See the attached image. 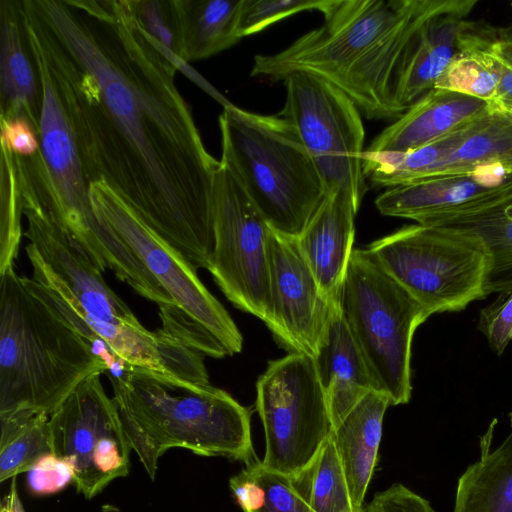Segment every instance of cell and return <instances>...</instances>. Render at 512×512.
<instances>
[{"label":"cell","mask_w":512,"mask_h":512,"mask_svg":"<svg viewBox=\"0 0 512 512\" xmlns=\"http://www.w3.org/2000/svg\"><path fill=\"white\" fill-rule=\"evenodd\" d=\"M65 77L81 165L196 269L214 249L220 161L205 148L180 67L124 0H34Z\"/></svg>","instance_id":"1"},{"label":"cell","mask_w":512,"mask_h":512,"mask_svg":"<svg viewBox=\"0 0 512 512\" xmlns=\"http://www.w3.org/2000/svg\"><path fill=\"white\" fill-rule=\"evenodd\" d=\"M32 278L25 285L94 347L108 369L117 360L198 384H210L202 353L165 326L150 331L108 286L78 243L40 212L23 208Z\"/></svg>","instance_id":"2"},{"label":"cell","mask_w":512,"mask_h":512,"mask_svg":"<svg viewBox=\"0 0 512 512\" xmlns=\"http://www.w3.org/2000/svg\"><path fill=\"white\" fill-rule=\"evenodd\" d=\"M443 0H325L323 24L270 55H256L251 76H317L345 93L368 119H397L394 81L401 57Z\"/></svg>","instance_id":"3"},{"label":"cell","mask_w":512,"mask_h":512,"mask_svg":"<svg viewBox=\"0 0 512 512\" xmlns=\"http://www.w3.org/2000/svg\"><path fill=\"white\" fill-rule=\"evenodd\" d=\"M41 86L39 151L15 155L23 208H32L70 235L104 273L135 286L147 270L90 199L72 121L67 86L48 31L30 0H21Z\"/></svg>","instance_id":"4"},{"label":"cell","mask_w":512,"mask_h":512,"mask_svg":"<svg viewBox=\"0 0 512 512\" xmlns=\"http://www.w3.org/2000/svg\"><path fill=\"white\" fill-rule=\"evenodd\" d=\"M108 377L129 445L152 480L172 448L255 458L249 410L226 391L131 365Z\"/></svg>","instance_id":"5"},{"label":"cell","mask_w":512,"mask_h":512,"mask_svg":"<svg viewBox=\"0 0 512 512\" xmlns=\"http://www.w3.org/2000/svg\"><path fill=\"white\" fill-rule=\"evenodd\" d=\"M108 367L93 345L24 283L0 274V416H50L87 377Z\"/></svg>","instance_id":"6"},{"label":"cell","mask_w":512,"mask_h":512,"mask_svg":"<svg viewBox=\"0 0 512 512\" xmlns=\"http://www.w3.org/2000/svg\"><path fill=\"white\" fill-rule=\"evenodd\" d=\"M222 156L271 228L297 238L327 191L295 128L283 117L226 104Z\"/></svg>","instance_id":"7"},{"label":"cell","mask_w":512,"mask_h":512,"mask_svg":"<svg viewBox=\"0 0 512 512\" xmlns=\"http://www.w3.org/2000/svg\"><path fill=\"white\" fill-rule=\"evenodd\" d=\"M338 305L374 390L385 394L391 405L408 403L412 339L430 314L367 249L352 250Z\"/></svg>","instance_id":"8"},{"label":"cell","mask_w":512,"mask_h":512,"mask_svg":"<svg viewBox=\"0 0 512 512\" xmlns=\"http://www.w3.org/2000/svg\"><path fill=\"white\" fill-rule=\"evenodd\" d=\"M367 250L430 315L460 311L485 298L489 253L467 229L416 223L372 242Z\"/></svg>","instance_id":"9"},{"label":"cell","mask_w":512,"mask_h":512,"mask_svg":"<svg viewBox=\"0 0 512 512\" xmlns=\"http://www.w3.org/2000/svg\"><path fill=\"white\" fill-rule=\"evenodd\" d=\"M256 410L265 435L263 464L292 480L298 479L331 431L313 359L291 352L270 361L256 383Z\"/></svg>","instance_id":"10"},{"label":"cell","mask_w":512,"mask_h":512,"mask_svg":"<svg viewBox=\"0 0 512 512\" xmlns=\"http://www.w3.org/2000/svg\"><path fill=\"white\" fill-rule=\"evenodd\" d=\"M284 81L286 100L278 115L295 128L327 193H341L359 208L367 191L361 112L345 93L317 76L294 73Z\"/></svg>","instance_id":"11"},{"label":"cell","mask_w":512,"mask_h":512,"mask_svg":"<svg viewBox=\"0 0 512 512\" xmlns=\"http://www.w3.org/2000/svg\"><path fill=\"white\" fill-rule=\"evenodd\" d=\"M270 229L238 178L220 161L213 190L214 249L208 271L234 306L269 329Z\"/></svg>","instance_id":"12"},{"label":"cell","mask_w":512,"mask_h":512,"mask_svg":"<svg viewBox=\"0 0 512 512\" xmlns=\"http://www.w3.org/2000/svg\"><path fill=\"white\" fill-rule=\"evenodd\" d=\"M100 375L84 379L49 416L53 453L71 464L73 483L86 499L127 476L130 468L132 449Z\"/></svg>","instance_id":"13"},{"label":"cell","mask_w":512,"mask_h":512,"mask_svg":"<svg viewBox=\"0 0 512 512\" xmlns=\"http://www.w3.org/2000/svg\"><path fill=\"white\" fill-rule=\"evenodd\" d=\"M90 199L119 238L156 278L174 303L210 333L228 355L239 353L243 337L224 306L209 292L196 268L151 231L103 182L90 184Z\"/></svg>","instance_id":"14"},{"label":"cell","mask_w":512,"mask_h":512,"mask_svg":"<svg viewBox=\"0 0 512 512\" xmlns=\"http://www.w3.org/2000/svg\"><path fill=\"white\" fill-rule=\"evenodd\" d=\"M512 202V175L501 166L475 168L469 174L445 175L387 188L375 205L385 216L442 226L474 217Z\"/></svg>","instance_id":"15"},{"label":"cell","mask_w":512,"mask_h":512,"mask_svg":"<svg viewBox=\"0 0 512 512\" xmlns=\"http://www.w3.org/2000/svg\"><path fill=\"white\" fill-rule=\"evenodd\" d=\"M268 261L270 330L292 352L313 358L332 304L323 296L296 238L271 228Z\"/></svg>","instance_id":"16"},{"label":"cell","mask_w":512,"mask_h":512,"mask_svg":"<svg viewBox=\"0 0 512 512\" xmlns=\"http://www.w3.org/2000/svg\"><path fill=\"white\" fill-rule=\"evenodd\" d=\"M476 4V0H443L415 32L394 81V102L401 115L435 87L458 51V35Z\"/></svg>","instance_id":"17"},{"label":"cell","mask_w":512,"mask_h":512,"mask_svg":"<svg viewBox=\"0 0 512 512\" xmlns=\"http://www.w3.org/2000/svg\"><path fill=\"white\" fill-rule=\"evenodd\" d=\"M493 109L492 102L433 88L375 137L364 162L420 148Z\"/></svg>","instance_id":"18"},{"label":"cell","mask_w":512,"mask_h":512,"mask_svg":"<svg viewBox=\"0 0 512 512\" xmlns=\"http://www.w3.org/2000/svg\"><path fill=\"white\" fill-rule=\"evenodd\" d=\"M358 208L345 195L327 193L312 215L297 244L325 299L338 302L355 236Z\"/></svg>","instance_id":"19"},{"label":"cell","mask_w":512,"mask_h":512,"mask_svg":"<svg viewBox=\"0 0 512 512\" xmlns=\"http://www.w3.org/2000/svg\"><path fill=\"white\" fill-rule=\"evenodd\" d=\"M41 86L21 0H0V120L23 118L35 131Z\"/></svg>","instance_id":"20"},{"label":"cell","mask_w":512,"mask_h":512,"mask_svg":"<svg viewBox=\"0 0 512 512\" xmlns=\"http://www.w3.org/2000/svg\"><path fill=\"white\" fill-rule=\"evenodd\" d=\"M312 359L333 428L362 397L374 390L365 362L344 321L338 302L332 304Z\"/></svg>","instance_id":"21"},{"label":"cell","mask_w":512,"mask_h":512,"mask_svg":"<svg viewBox=\"0 0 512 512\" xmlns=\"http://www.w3.org/2000/svg\"><path fill=\"white\" fill-rule=\"evenodd\" d=\"M390 405L385 394L372 390L330 431L355 512H364L365 495L378 460L383 419Z\"/></svg>","instance_id":"22"},{"label":"cell","mask_w":512,"mask_h":512,"mask_svg":"<svg viewBox=\"0 0 512 512\" xmlns=\"http://www.w3.org/2000/svg\"><path fill=\"white\" fill-rule=\"evenodd\" d=\"M496 423L481 437L479 459L458 479L453 512H512V429L492 450Z\"/></svg>","instance_id":"23"},{"label":"cell","mask_w":512,"mask_h":512,"mask_svg":"<svg viewBox=\"0 0 512 512\" xmlns=\"http://www.w3.org/2000/svg\"><path fill=\"white\" fill-rule=\"evenodd\" d=\"M495 165L512 174V119L494 107L472 121L457 147L431 166L419 180L468 174L477 167Z\"/></svg>","instance_id":"24"},{"label":"cell","mask_w":512,"mask_h":512,"mask_svg":"<svg viewBox=\"0 0 512 512\" xmlns=\"http://www.w3.org/2000/svg\"><path fill=\"white\" fill-rule=\"evenodd\" d=\"M241 3L242 0H179L183 63L211 57L241 39Z\"/></svg>","instance_id":"25"},{"label":"cell","mask_w":512,"mask_h":512,"mask_svg":"<svg viewBox=\"0 0 512 512\" xmlns=\"http://www.w3.org/2000/svg\"><path fill=\"white\" fill-rule=\"evenodd\" d=\"M457 48V53L434 88L494 102L499 72L486 46L484 23L467 20L458 35Z\"/></svg>","instance_id":"26"},{"label":"cell","mask_w":512,"mask_h":512,"mask_svg":"<svg viewBox=\"0 0 512 512\" xmlns=\"http://www.w3.org/2000/svg\"><path fill=\"white\" fill-rule=\"evenodd\" d=\"M0 481L28 472L42 457L53 453L49 416L17 412L0 416Z\"/></svg>","instance_id":"27"},{"label":"cell","mask_w":512,"mask_h":512,"mask_svg":"<svg viewBox=\"0 0 512 512\" xmlns=\"http://www.w3.org/2000/svg\"><path fill=\"white\" fill-rule=\"evenodd\" d=\"M229 485L243 512H311L291 478L256 458L231 477Z\"/></svg>","instance_id":"28"},{"label":"cell","mask_w":512,"mask_h":512,"mask_svg":"<svg viewBox=\"0 0 512 512\" xmlns=\"http://www.w3.org/2000/svg\"><path fill=\"white\" fill-rule=\"evenodd\" d=\"M442 226H456L477 234L489 253L485 297L512 288V202L474 217Z\"/></svg>","instance_id":"29"},{"label":"cell","mask_w":512,"mask_h":512,"mask_svg":"<svg viewBox=\"0 0 512 512\" xmlns=\"http://www.w3.org/2000/svg\"><path fill=\"white\" fill-rule=\"evenodd\" d=\"M293 481L311 512H355L330 434L312 464Z\"/></svg>","instance_id":"30"},{"label":"cell","mask_w":512,"mask_h":512,"mask_svg":"<svg viewBox=\"0 0 512 512\" xmlns=\"http://www.w3.org/2000/svg\"><path fill=\"white\" fill-rule=\"evenodd\" d=\"M23 214L22 194L14 153L1 145L0 165V274L18 255Z\"/></svg>","instance_id":"31"},{"label":"cell","mask_w":512,"mask_h":512,"mask_svg":"<svg viewBox=\"0 0 512 512\" xmlns=\"http://www.w3.org/2000/svg\"><path fill=\"white\" fill-rule=\"evenodd\" d=\"M139 27L181 68L182 21L179 0H124Z\"/></svg>","instance_id":"32"},{"label":"cell","mask_w":512,"mask_h":512,"mask_svg":"<svg viewBox=\"0 0 512 512\" xmlns=\"http://www.w3.org/2000/svg\"><path fill=\"white\" fill-rule=\"evenodd\" d=\"M325 0H242L238 34L243 37L256 34L268 26L294 14L320 11Z\"/></svg>","instance_id":"33"},{"label":"cell","mask_w":512,"mask_h":512,"mask_svg":"<svg viewBox=\"0 0 512 512\" xmlns=\"http://www.w3.org/2000/svg\"><path fill=\"white\" fill-rule=\"evenodd\" d=\"M478 328L491 349L500 356L512 338V288L498 293L479 314Z\"/></svg>","instance_id":"34"},{"label":"cell","mask_w":512,"mask_h":512,"mask_svg":"<svg viewBox=\"0 0 512 512\" xmlns=\"http://www.w3.org/2000/svg\"><path fill=\"white\" fill-rule=\"evenodd\" d=\"M26 479L31 494L51 495L74 482V470L68 461L50 453L33 465L27 472Z\"/></svg>","instance_id":"35"},{"label":"cell","mask_w":512,"mask_h":512,"mask_svg":"<svg viewBox=\"0 0 512 512\" xmlns=\"http://www.w3.org/2000/svg\"><path fill=\"white\" fill-rule=\"evenodd\" d=\"M484 32L487 49L499 72L495 101L512 102V27H494L485 23Z\"/></svg>","instance_id":"36"},{"label":"cell","mask_w":512,"mask_h":512,"mask_svg":"<svg viewBox=\"0 0 512 512\" xmlns=\"http://www.w3.org/2000/svg\"><path fill=\"white\" fill-rule=\"evenodd\" d=\"M364 512H436L430 502L401 483L375 494Z\"/></svg>","instance_id":"37"},{"label":"cell","mask_w":512,"mask_h":512,"mask_svg":"<svg viewBox=\"0 0 512 512\" xmlns=\"http://www.w3.org/2000/svg\"><path fill=\"white\" fill-rule=\"evenodd\" d=\"M1 145L15 155L30 158L39 151V141L32 124L23 118L0 120Z\"/></svg>","instance_id":"38"},{"label":"cell","mask_w":512,"mask_h":512,"mask_svg":"<svg viewBox=\"0 0 512 512\" xmlns=\"http://www.w3.org/2000/svg\"><path fill=\"white\" fill-rule=\"evenodd\" d=\"M1 512H25L18 495L16 477L11 478L9 492L1 500Z\"/></svg>","instance_id":"39"},{"label":"cell","mask_w":512,"mask_h":512,"mask_svg":"<svg viewBox=\"0 0 512 512\" xmlns=\"http://www.w3.org/2000/svg\"><path fill=\"white\" fill-rule=\"evenodd\" d=\"M493 104L497 110L501 111L510 119H512V102L495 101L493 102Z\"/></svg>","instance_id":"40"},{"label":"cell","mask_w":512,"mask_h":512,"mask_svg":"<svg viewBox=\"0 0 512 512\" xmlns=\"http://www.w3.org/2000/svg\"><path fill=\"white\" fill-rule=\"evenodd\" d=\"M102 512H122V511L115 506L105 505L102 507Z\"/></svg>","instance_id":"41"}]
</instances>
